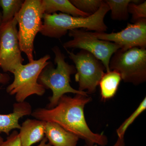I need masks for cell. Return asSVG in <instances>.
I'll return each mask as SVG.
<instances>
[{"mask_svg": "<svg viewBox=\"0 0 146 146\" xmlns=\"http://www.w3.org/2000/svg\"><path fill=\"white\" fill-rule=\"evenodd\" d=\"M92 100L88 95L76 94L71 97L64 95L57 105L51 109L39 108L32 112V117L46 122L57 124L65 130L85 141L86 146L94 145L105 146L108 140L103 133H94L85 119L84 108Z\"/></svg>", "mask_w": 146, "mask_h": 146, "instance_id": "6da1fadb", "label": "cell"}, {"mask_svg": "<svg viewBox=\"0 0 146 146\" xmlns=\"http://www.w3.org/2000/svg\"><path fill=\"white\" fill-rule=\"evenodd\" d=\"M110 11L108 5L103 1L96 13L88 17H74L65 13H44L43 25L40 32L50 38H61L72 30L86 29V31L105 32L108 27L104 23L105 16Z\"/></svg>", "mask_w": 146, "mask_h": 146, "instance_id": "7a4b0ae2", "label": "cell"}, {"mask_svg": "<svg viewBox=\"0 0 146 146\" xmlns=\"http://www.w3.org/2000/svg\"><path fill=\"white\" fill-rule=\"evenodd\" d=\"M52 51L55 54L54 62L56 68L51 62H49L41 72L38 82L46 89H50L52 95L49 98V103L46 108L51 109L57 105L60 98L67 93L88 95L86 91H80L71 86V76L76 74V70L74 65L65 62V55L59 47H54Z\"/></svg>", "mask_w": 146, "mask_h": 146, "instance_id": "3957f363", "label": "cell"}, {"mask_svg": "<svg viewBox=\"0 0 146 146\" xmlns=\"http://www.w3.org/2000/svg\"><path fill=\"white\" fill-rule=\"evenodd\" d=\"M50 58L49 55L46 54L38 60L21 65L13 74L14 80L7 88V94L15 95L17 102H25L32 95H44L46 89L38 83V78Z\"/></svg>", "mask_w": 146, "mask_h": 146, "instance_id": "277c9868", "label": "cell"}, {"mask_svg": "<svg viewBox=\"0 0 146 146\" xmlns=\"http://www.w3.org/2000/svg\"><path fill=\"white\" fill-rule=\"evenodd\" d=\"M44 14L41 0H25L16 16L20 48L26 55L29 62L34 60L35 39L42 30Z\"/></svg>", "mask_w": 146, "mask_h": 146, "instance_id": "5b68a950", "label": "cell"}, {"mask_svg": "<svg viewBox=\"0 0 146 146\" xmlns=\"http://www.w3.org/2000/svg\"><path fill=\"white\" fill-rule=\"evenodd\" d=\"M109 68L119 73L124 82L135 85L144 83L146 81V48L119 49L111 57Z\"/></svg>", "mask_w": 146, "mask_h": 146, "instance_id": "8992f818", "label": "cell"}, {"mask_svg": "<svg viewBox=\"0 0 146 146\" xmlns=\"http://www.w3.org/2000/svg\"><path fill=\"white\" fill-rule=\"evenodd\" d=\"M69 57L75 65L76 81L79 91L87 90V94H94L104 74L105 68L101 61L93 54L82 50L76 54L66 50Z\"/></svg>", "mask_w": 146, "mask_h": 146, "instance_id": "52a82bcc", "label": "cell"}, {"mask_svg": "<svg viewBox=\"0 0 146 146\" xmlns=\"http://www.w3.org/2000/svg\"><path fill=\"white\" fill-rule=\"evenodd\" d=\"M69 35L73 39L63 44L65 49L73 48L86 50L101 61L105 68L106 72L110 71V59L113 54L121 48L119 45L98 39L92 34V32L79 29L70 31Z\"/></svg>", "mask_w": 146, "mask_h": 146, "instance_id": "ba28073f", "label": "cell"}, {"mask_svg": "<svg viewBox=\"0 0 146 146\" xmlns=\"http://www.w3.org/2000/svg\"><path fill=\"white\" fill-rule=\"evenodd\" d=\"M17 25L15 16L0 26V68L5 73L13 74L24 61L19 45Z\"/></svg>", "mask_w": 146, "mask_h": 146, "instance_id": "9c48e42d", "label": "cell"}, {"mask_svg": "<svg viewBox=\"0 0 146 146\" xmlns=\"http://www.w3.org/2000/svg\"><path fill=\"white\" fill-rule=\"evenodd\" d=\"M98 39L113 42L119 45L121 49L134 47L146 48V18L140 19L133 24L128 23L126 27L119 32L107 33L92 32Z\"/></svg>", "mask_w": 146, "mask_h": 146, "instance_id": "30bf717a", "label": "cell"}, {"mask_svg": "<svg viewBox=\"0 0 146 146\" xmlns=\"http://www.w3.org/2000/svg\"><path fill=\"white\" fill-rule=\"evenodd\" d=\"M46 122L37 119L25 120L19 133L22 146H31L44 138Z\"/></svg>", "mask_w": 146, "mask_h": 146, "instance_id": "8fae6325", "label": "cell"}, {"mask_svg": "<svg viewBox=\"0 0 146 146\" xmlns=\"http://www.w3.org/2000/svg\"><path fill=\"white\" fill-rule=\"evenodd\" d=\"M32 107L26 102L15 103L13 105V112L9 114H0V133L9 135L14 129H20L19 119L24 116L31 115Z\"/></svg>", "mask_w": 146, "mask_h": 146, "instance_id": "7c38bea8", "label": "cell"}, {"mask_svg": "<svg viewBox=\"0 0 146 146\" xmlns=\"http://www.w3.org/2000/svg\"><path fill=\"white\" fill-rule=\"evenodd\" d=\"M46 138L52 146H77L79 138L57 124L46 122Z\"/></svg>", "mask_w": 146, "mask_h": 146, "instance_id": "4fadbf2b", "label": "cell"}, {"mask_svg": "<svg viewBox=\"0 0 146 146\" xmlns=\"http://www.w3.org/2000/svg\"><path fill=\"white\" fill-rule=\"evenodd\" d=\"M44 13L52 14L56 11L74 17H86L91 15L79 10L69 0H41Z\"/></svg>", "mask_w": 146, "mask_h": 146, "instance_id": "5bb4252c", "label": "cell"}, {"mask_svg": "<svg viewBox=\"0 0 146 146\" xmlns=\"http://www.w3.org/2000/svg\"><path fill=\"white\" fill-rule=\"evenodd\" d=\"M121 80V75L117 71L105 73L99 84L102 100H106L115 96Z\"/></svg>", "mask_w": 146, "mask_h": 146, "instance_id": "9a60e30c", "label": "cell"}, {"mask_svg": "<svg viewBox=\"0 0 146 146\" xmlns=\"http://www.w3.org/2000/svg\"><path fill=\"white\" fill-rule=\"evenodd\" d=\"M104 1L111 10V18L114 20L126 21L129 18L128 6L130 3H141L138 0H106Z\"/></svg>", "mask_w": 146, "mask_h": 146, "instance_id": "2e32d148", "label": "cell"}, {"mask_svg": "<svg viewBox=\"0 0 146 146\" xmlns=\"http://www.w3.org/2000/svg\"><path fill=\"white\" fill-rule=\"evenodd\" d=\"M24 1L0 0V6L3 9L1 25L7 23L16 16L21 10Z\"/></svg>", "mask_w": 146, "mask_h": 146, "instance_id": "e0dca14e", "label": "cell"}, {"mask_svg": "<svg viewBox=\"0 0 146 146\" xmlns=\"http://www.w3.org/2000/svg\"><path fill=\"white\" fill-rule=\"evenodd\" d=\"M70 1L84 13L92 15L99 9L103 1L102 0H70Z\"/></svg>", "mask_w": 146, "mask_h": 146, "instance_id": "ac0fdd59", "label": "cell"}, {"mask_svg": "<svg viewBox=\"0 0 146 146\" xmlns=\"http://www.w3.org/2000/svg\"><path fill=\"white\" fill-rule=\"evenodd\" d=\"M146 109V98L145 97L137 109L117 129V133L118 137H124L125 134L128 127L133 123L134 120L136 119L142 112L145 110Z\"/></svg>", "mask_w": 146, "mask_h": 146, "instance_id": "d6986e66", "label": "cell"}, {"mask_svg": "<svg viewBox=\"0 0 146 146\" xmlns=\"http://www.w3.org/2000/svg\"><path fill=\"white\" fill-rule=\"evenodd\" d=\"M128 12L132 15V23L140 19L146 18V1L143 3L131 2L128 6Z\"/></svg>", "mask_w": 146, "mask_h": 146, "instance_id": "ffe728a7", "label": "cell"}, {"mask_svg": "<svg viewBox=\"0 0 146 146\" xmlns=\"http://www.w3.org/2000/svg\"><path fill=\"white\" fill-rule=\"evenodd\" d=\"M0 146H22L19 133L16 130L13 131Z\"/></svg>", "mask_w": 146, "mask_h": 146, "instance_id": "44dd1931", "label": "cell"}, {"mask_svg": "<svg viewBox=\"0 0 146 146\" xmlns=\"http://www.w3.org/2000/svg\"><path fill=\"white\" fill-rule=\"evenodd\" d=\"M10 78L9 75L6 73H2L0 72V84H6L9 82Z\"/></svg>", "mask_w": 146, "mask_h": 146, "instance_id": "7402d4cb", "label": "cell"}, {"mask_svg": "<svg viewBox=\"0 0 146 146\" xmlns=\"http://www.w3.org/2000/svg\"><path fill=\"white\" fill-rule=\"evenodd\" d=\"M92 146H98V145H94ZM113 146H125L124 137H118L117 142Z\"/></svg>", "mask_w": 146, "mask_h": 146, "instance_id": "603a6c76", "label": "cell"}, {"mask_svg": "<svg viewBox=\"0 0 146 146\" xmlns=\"http://www.w3.org/2000/svg\"><path fill=\"white\" fill-rule=\"evenodd\" d=\"M47 142H48V140L46 137H44L40 142V144L36 146H52L48 143H47Z\"/></svg>", "mask_w": 146, "mask_h": 146, "instance_id": "cb8c5ba5", "label": "cell"}, {"mask_svg": "<svg viewBox=\"0 0 146 146\" xmlns=\"http://www.w3.org/2000/svg\"><path fill=\"white\" fill-rule=\"evenodd\" d=\"M3 138H2V137L1 136H0V146H1V145L2 144V143L3 142Z\"/></svg>", "mask_w": 146, "mask_h": 146, "instance_id": "d4e9b609", "label": "cell"}, {"mask_svg": "<svg viewBox=\"0 0 146 146\" xmlns=\"http://www.w3.org/2000/svg\"><path fill=\"white\" fill-rule=\"evenodd\" d=\"M2 24V15L0 12V26Z\"/></svg>", "mask_w": 146, "mask_h": 146, "instance_id": "484cf974", "label": "cell"}]
</instances>
